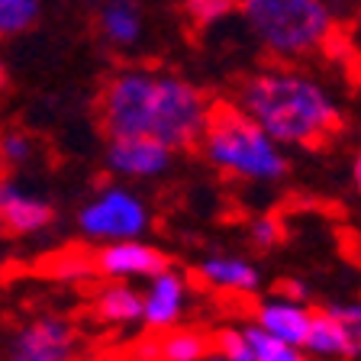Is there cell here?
<instances>
[{"instance_id": "cell-1", "label": "cell", "mask_w": 361, "mask_h": 361, "mask_svg": "<svg viewBox=\"0 0 361 361\" xmlns=\"http://www.w3.org/2000/svg\"><path fill=\"white\" fill-rule=\"evenodd\" d=\"M100 120L110 139L152 135L180 152L203 139L210 123V104L203 90L180 78L126 71L106 84L100 97Z\"/></svg>"}, {"instance_id": "cell-2", "label": "cell", "mask_w": 361, "mask_h": 361, "mask_svg": "<svg viewBox=\"0 0 361 361\" xmlns=\"http://www.w3.org/2000/svg\"><path fill=\"white\" fill-rule=\"evenodd\" d=\"M239 106L281 145H316L342 123L336 100L293 71H264L242 87Z\"/></svg>"}, {"instance_id": "cell-3", "label": "cell", "mask_w": 361, "mask_h": 361, "mask_svg": "<svg viewBox=\"0 0 361 361\" xmlns=\"http://www.w3.org/2000/svg\"><path fill=\"white\" fill-rule=\"evenodd\" d=\"M203 155L213 168L233 174L239 180L274 184L287 174V158L281 142L271 139L242 106L213 104L210 123L203 133Z\"/></svg>"}, {"instance_id": "cell-4", "label": "cell", "mask_w": 361, "mask_h": 361, "mask_svg": "<svg viewBox=\"0 0 361 361\" xmlns=\"http://www.w3.org/2000/svg\"><path fill=\"white\" fill-rule=\"evenodd\" d=\"M255 36L278 55L310 52L329 36V10L323 0H239Z\"/></svg>"}, {"instance_id": "cell-5", "label": "cell", "mask_w": 361, "mask_h": 361, "mask_svg": "<svg viewBox=\"0 0 361 361\" xmlns=\"http://www.w3.org/2000/svg\"><path fill=\"white\" fill-rule=\"evenodd\" d=\"M152 223V213L139 194H133L123 184L104 188L94 200H87L78 210V229L84 239L106 245V242H126L145 235Z\"/></svg>"}, {"instance_id": "cell-6", "label": "cell", "mask_w": 361, "mask_h": 361, "mask_svg": "<svg viewBox=\"0 0 361 361\" xmlns=\"http://www.w3.org/2000/svg\"><path fill=\"white\" fill-rule=\"evenodd\" d=\"M78 332L65 316H36L10 342V361H71Z\"/></svg>"}, {"instance_id": "cell-7", "label": "cell", "mask_w": 361, "mask_h": 361, "mask_svg": "<svg viewBox=\"0 0 361 361\" xmlns=\"http://www.w3.org/2000/svg\"><path fill=\"white\" fill-rule=\"evenodd\" d=\"M94 264H97V274L106 281H152L155 274L171 268L165 252L142 239L106 242L97 248Z\"/></svg>"}, {"instance_id": "cell-8", "label": "cell", "mask_w": 361, "mask_h": 361, "mask_svg": "<svg viewBox=\"0 0 361 361\" xmlns=\"http://www.w3.org/2000/svg\"><path fill=\"white\" fill-rule=\"evenodd\" d=\"M174 149L158 142L152 135H120L106 145V168L116 178L129 180H152L171 168Z\"/></svg>"}, {"instance_id": "cell-9", "label": "cell", "mask_w": 361, "mask_h": 361, "mask_svg": "<svg viewBox=\"0 0 361 361\" xmlns=\"http://www.w3.org/2000/svg\"><path fill=\"white\" fill-rule=\"evenodd\" d=\"M142 293H145V319L142 323L158 332L178 329V323L184 319V313H188V297H190L188 278H184L180 271L168 268V271H161V274H155L152 281H145Z\"/></svg>"}, {"instance_id": "cell-10", "label": "cell", "mask_w": 361, "mask_h": 361, "mask_svg": "<svg viewBox=\"0 0 361 361\" xmlns=\"http://www.w3.org/2000/svg\"><path fill=\"white\" fill-rule=\"evenodd\" d=\"M0 216L13 235H36L55 223V210L45 197L23 190L20 184L7 180L0 188Z\"/></svg>"}, {"instance_id": "cell-11", "label": "cell", "mask_w": 361, "mask_h": 361, "mask_svg": "<svg viewBox=\"0 0 361 361\" xmlns=\"http://www.w3.org/2000/svg\"><path fill=\"white\" fill-rule=\"evenodd\" d=\"M313 310L307 303H297L290 297H271L262 307L255 310V323L262 326L264 332L284 338L290 345H307L310 338V326H313Z\"/></svg>"}, {"instance_id": "cell-12", "label": "cell", "mask_w": 361, "mask_h": 361, "mask_svg": "<svg viewBox=\"0 0 361 361\" xmlns=\"http://www.w3.org/2000/svg\"><path fill=\"white\" fill-rule=\"evenodd\" d=\"M203 284L229 293H258L262 290V271L239 255H207L197 268Z\"/></svg>"}, {"instance_id": "cell-13", "label": "cell", "mask_w": 361, "mask_h": 361, "mask_svg": "<svg viewBox=\"0 0 361 361\" xmlns=\"http://www.w3.org/2000/svg\"><path fill=\"white\" fill-rule=\"evenodd\" d=\"M94 313L106 326H135L145 319V293L129 287V281H110V287L97 293Z\"/></svg>"}, {"instance_id": "cell-14", "label": "cell", "mask_w": 361, "mask_h": 361, "mask_svg": "<svg viewBox=\"0 0 361 361\" xmlns=\"http://www.w3.org/2000/svg\"><path fill=\"white\" fill-rule=\"evenodd\" d=\"M307 348L313 358H326V361H345L355 358V338H352V326H345L342 319L329 316L326 310L313 316V326H310V338Z\"/></svg>"}, {"instance_id": "cell-15", "label": "cell", "mask_w": 361, "mask_h": 361, "mask_svg": "<svg viewBox=\"0 0 361 361\" xmlns=\"http://www.w3.org/2000/svg\"><path fill=\"white\" fill-rule=\"evenodd\" d=\"M100 23H104L106 39L116 45H133L142 32V20L133 0H110L100 13Z\"/></svg>"}, {"instance_id": "cell-16", "label": "cell", "mask_w": 361, "mask_h": 361, "mask_svg": "<svg viewBox=\"0 0 361 361\" xmlns=\"http://www.w3.org/2000/svg\"><path fill=\"white\" fill-rule=\"evenodd\" d=\"M207 355L210 342L194 329H171L158 342V361H203Z\"/></svg>"}, {"instance_id": "cell-17", "label": "cell", "mask_w": 361, "mask_h": 361, "mask_svg": "<svg viewBox=\"0 0 361 361\" xmlns=\"http://www.w3.org/2000/svg\"><path fill=\"white\" fill-rule=\"evenodd\" d=\"M248 338H252V348H255V361H310V352L303 345H290L284 338L264 332L258 323L245 326Z\"/></svg>"}, {"instance_id": "cell-18", "label": "cell", "mask_w": 361, "mask_h": 361, "mask_svg": "<svg viewBox=\"0 0 361 361\" xmlns=\"http://www.w3.org/2000/svg\"><path fill=\"white\" fill-rule=\"evenodd\" d=\"M39 16V0H0V30L4 36L23 32Z\"/></svg>"}, {"instance_id": "cell-19", "label": "cell", "mask_w": 361, "mask_h": 361, "mask_svg": "<svg viewBox=\"0 0 361 361\" xmlns=\"http://www.w3.org/2000/svg\"><path fill=\"white\" fill-rule=\"evenodd\" d=\"M216 348L229 361H255V348L245 329H223L216 336Z\"/></svg>"}, {"instance_id": "cell-20", "label": "cell", "mask_w": 361, "mask_h": 361, "mask_svg": "<svg viewBox=\"0 0 361 361\" xmlns=\"http://www.w3.org/2000/svg\"><path fill=\"white\" fill-rule=\"evenodd\" d=\"M184 7H188L190 20H194L197 26H210V23H216V20L233 13L235 0H188Z\"/></svg>"}, {"instance_id": "cell-21", "label": "cell", "mask_w": 361, "mask_h": 361, "mask_svg": "<svg viewBox=\"0 0 361 361\" xmlns=\"http://www.w3.org/2000/svg\"><path fill=\"white\" fill-rule=\"evenodd\" d=\"M97 274V264H94V258H81V255H65L59 264H55V278L61 281H71V284H78V281H87Z\"/></svg>"}, {"instance_id": "cell-22", "label": "cell", "mask_w": 361, "mask_h": 361, "mask_svg": "<svg viewBox=\"0 0 361 361\" xmlns=\"http://www.w3.org/2000/svg\"><path fill=\"white\" fill-rule=\"evenodd\" d=\"M0 152H4V158H7L10 165H23L32 155V142L23 133H7L4 142H0Z\"/></svg>"}, {"instance_id": "cell-23", "label": "cell", "mask_w": 361, "mask_h": 361, "mask_svg": "<svg viewBox=\"0 0 361 361\" xmlns=\"http://www.w3.org/2000/svg\"><path fill=\"white\" fill-rule=\"evenodd\" d=\"M252 242L258 248H274L281 242V223L278 216H258L252 223Z\"/></svg>"}, {"instance_id": "cell-24", "label": "cell", "mask_w": 361, "mask_h": 361, "mask_svg": "<svg viewBox=\"0 0 361 361\" xmlns=\"http://www.w3.org/2000/svg\"><path fill=\"white\" fill-rule=\"evenodd\" d=\"M323 310L336 319H342L345 326H361V300H332Z\"/></svg>"}, {"instance_id": "cell-25", "label": "cell", "mask_w": 361, "mask_h": 361, "mask_svg": "<svg viewBox=\"0 0 361 361\" xmlns=\"http://www.w3.org/2000/svg\"><path fill=\"white\" fill-rule=\"evenodd\" d=\"M281 297H290V300L297 303H307L310 300V284L300 278H287L284 284H281Z\"/></svg>"}, {"instance_id": "cell-26", "label": "cell", "mask_w": 361, "mask_h": 361, "mask_svg": "<svg viewBox=\"0 0 361 361\" xmlns=\"http://www.w3.org/2000/svg\"><path fill=\"white\" fill-rule=\"evenodd\" d=\"M352 180H355V188H358V194H361V152L355 155V165H352Z\"/></svg>"}, {"instance_id": "cell-27", "label": "cell", "mask_w": 361, "mask_h": 361, "mask_svg": "<svg viewBox=\"0 0 361 361\" xmlns=\"http://www.w3.org/2000/svg\"><path fill=\"white\" fill-rule=\"evenodd\" d=\"M203 361H229V358H226V355L219 352V348H213V352L207 355V358H203Z\"/></svg>"}]
</instances>
